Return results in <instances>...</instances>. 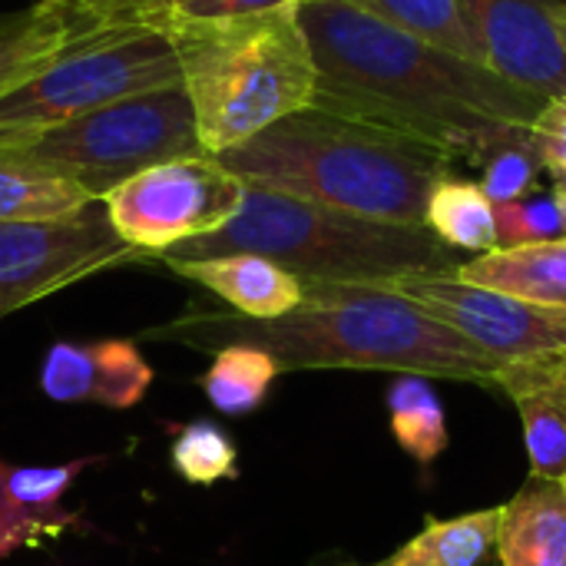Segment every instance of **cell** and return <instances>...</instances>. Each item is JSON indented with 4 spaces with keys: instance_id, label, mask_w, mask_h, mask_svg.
<instances>
[{
    "instance_id": "cell-1",
    "label": "cell",
    "mask_w": 566,
    "mask_h": 566,
    "mask_svg": "<svg viewBox=\"0 0 566 566\" xmlns=\"http://www.w3.org/2000/svg\"><path fill=\"white\" fill-rule=\"evenodd\" d=\"M298 20L318 73L312 106L421 136L454 163L534 143L547 99L491 66L345 0H302Z\"/></svg>"
},
{
    "instance_id": "cell-2",
    "label": "cell",
    "mask_w": 566,
    "mask_h": 566,
    "mask_svg": "<svg viewBox=\"0 0 566 566\" xmlns=\"http://www.w3.org/2000/svg\"><path fill=\"white\" fill-rule=\"evenodd\" d=\"M143 338L179 342L199 352L245 342L269 352L279 371H391L484 388H497L501 375L491 355L408 295L358 282H305L302 305L279 318H245L192 305Z\"/></svg>"
},
{
    "instance_id": "cell-3",
    "label": "cell",
    "mask_w": 566,
    "mask_h": 566,
    "mask_svg": "<svg viewBox=\"0 0 566 566\" xmlns=\"http://www.w3.org/2000/svg\"><path fill=\"white\" fill-rule=\"evenodd\" d=\"M265 186L365 219L424 226L428 196L454 166L441 146L378 123L305 106L216 156Z\"/></svg>"
},
{
    "instance_id": "cell-4",
    "label": "cell",
    "mask_w": 566,
    "mask_h": 566,
    "mask_svg": "<svg viewBox=\"0 0 566 566\" xmlns=\"http://www.w3.org/2000/svg\"><path fill=\"white\" fill-rule=\"evenodd\" d=\"M298 3L245 17L169 13L153 23L176 50L179 86L209 156L312 106L318 73Z\"/></svg>"
},
{
    "instance_id": "cell-5",
    "label": "cell",
    "mask_w": 566,
    "mask_h": 566,
    "mask_svg": "<svg viewBox=\"0 0 566 566\" xmlns=\"http://www.w3.org/2000/svg\"><path fill=\"white\" fill-rule=\"evenodd\" d=\"M229 252H252L289 269L302 282H358L388 285L415 272L458 269L448 249L428 226L381 222L328 209L265 186H249L242 209L219 232L182 242L163 255L169 262H199Z\"/></svg>"
},
{
    "instance_id": "cell-6",
    "label": "cell",
    "mask_w": 566,
    "mask_h": 566,
    "mask_svg": "<svg viewBox=\"0 0 566 566\" xmlns=\"http://www.w3.org/2000/svg\"><path fill=\"white\" fill-rule=\"evenodd\" d=\"M80 182L93 199L129 176L179 156H209L182 86L116 99L46 133L0 143Z\"/></svg>"
},
{
    "instance_id": "cell-7",
    "label": "cell",
    "mask_w": 566,
    "mask_h": 566,
    "mask_svg": "<svg viewBox=\"0 0 566 566\" xmlns=\"http://www.w3.org/2000/svg\"><path fill=\"white\" fill-rule=\"evenodd\" d=\"M166 86H179V63L159 30L73 43L36 76L0 96V143L46 133L116 99Z\"/></svg>"
},
{
    "instance_id": "cell-8",
    "label": "cell",
    "mask_w": 566,
    "mask_h": 566,
    "mask_svg": "<svg viewBox=\"0 0 566 566\" xmlns=\"http://www.w3.org/2000/svg\"><path fill=\"white\" fill-rule=\"evenodd\" d=\"M245 182L216 156H179L156 163L99 202L116 235L143 259L219 232L242 209Z\"/></svg>"
},
{
    "instance_id": "cell-9",
    "label": "cell",
    "mask_w": 566,
    "mask_h": 566,
    "mask_svg": "<svg viewBox=\"0 0 566 566\" xmlns=\"http://www.w3.org/2000/svg\"><path fill=\"white\" fill-rule=\"evenodd\" d=\"M139 259L116 235L99 199L63 219L0 222V315Z\"/></svg>"
},
{
    "instance_id": "cell-10",
    "label": "cell",
    "mask_w": 566,
    "mask_h": 566,
    "mask_svg": "<svg viewBox=\"0 0 566 566\" xmlns=\"http://www.w3.org/2000/svg\"><path fill=\"white\" fill-rule=\"evenodd\" d=\"M424 312L451 325L501 368L566 352V308L534 305L494 289L471 285L451 272H415L388 282Z\"/></svg>"
},
{
    "instance_id": "cell-11",
    "label": "cell",
    "mask_w": 566,
    "mask_h": 566,
    "mask_svg": "<svg viewBox=\"0 0 566 566\" xmlns=\"http://www.w3.org/2000/svg\"><path fill=\"white\" fill-rule=\"evenodd\" d=\"M484 66L554 99L566 96V50L557 10L566 0H458Z\"/></svg>"
},
{
    "instance_id": "cell-12",
    "label": "cell",
    "mask_w": 566,
    "mask_h": 566,
    "mask_svg": "<svg viewBox=\"0 0 566 566\" xmlns=\"http://www.w3.org/2000/svg\"><path fill=\"white\" fill-rule=\"evenodd\" d=\"M153 368L133 342H56L40 365V388L60 405H96L126 411L143 401Z\"/></svg>"
},
{
    "instance_id": "cell-13",
    "label": "cell",
    "mask_w": 566,
    "mask_h": 566,
    "mask_svg": "<svg viewBox=\"0 0 566 566\" xmlns=\"http://www.w3.org/2000/svg\"><path fill=\"white\" fill-rule=\"evenodd\" d=\"M103 458H76L66 464H10L0 458V560L30 551L80 527V514L63 507L73 481Z\"/></svg>"
},
{
    "instance_id": "cell-14",
    "label": "cell",
    "mask_w": 566,
    "mask_h": 566,
    "mask_svg": "<svg viewBox=\"0 0 566 566\" xmlns=\"http://www.w3.org/2000/svg\"><path fill=\"white\" fill-rule=\"evenodd\" d=\"M169 269L209 289L235 315L245 318H279L298 308L305 298V282L298 275L252 252H229L199 262H169Z\"/></svg>"
},
{
    "instance_id": "cell-15",
    "label": "cell",
    "mask_w": 566,
    "mask_h": 566,
    "mask_svg": "<svg viewBox=\"0 0 566 566\" xmlns=\"http://www.w3.org/2000/svg\"><path fill=\"white\" fill-rule=\"evenodd\" d=\"M497 566H566V494L560 481L527 478L501 504Z\"/></svg>"
},
{
    "instance_id": "cell-16",
    "label": "cell",
    "mask_w": 566,
    "mask_h": 566,
    "mask_svg": "<svg viewBox=\"0 0 566 566\" xmlns=\"http://www.w3.org/2000/svg\"><path fill=\"white\" fill-rule=\"evenodd\" d=\"M454 275L534 305L566 308V239L491 249L461 262Z\"/></svg>"
},
{
    "instance_id": "cell-17",
    "label": "cell",
    "mask_w": 566,
    "mask_h": 566,
    "mask_svg": "<svg viewBox=\"0 0 566 566\" xmlns=\"http://www.w3.org/2000/svg\"><path fill=\"white\" fill-rule=\"evenodd\" d=\"M497 534L501 507H484L448 521L428 517V524L405 547L365 566H491V560H497Z\"/></svg>"
},
{
    "instance_id": "cell-18",
    "label": "cell",
    "mask_w": 566,
    "mask_h": 566,
    "mask_svg": "<svg viewBox=\"0 0 566 566\" xmlns=\"http://www.w3.org/2000/svg\"><path fill=\"white\" fill-rule=\"evenodd\" d=\"M96 202L80 182L40 166L36 159L0 146V222L63 219Z\"/></svg>"
},
{
    "instance_id": "cell-19",
    "label": "cell",
    "mask_w": 566,
    "mask_h": 566,
    "mask_svg": "<svg viewBox=\"0 0 566 566\" xmlns=\"http://www.w3.org/2000/svg\"><path fill=\"white\" fill-rule=\"evenodd\" d=\"M73 43L66 20L43 3L0 13V96L36 76Z\"/></svg>"
},
{
    "instance_id": "cell-20",
    "label": "cell",
    "mask_w": 566,
    "mask_h": 566,
    "mask_svg": "<svg viewBox=\"0 0 566 566\" xmlns=\"http://www.w3.org/2000/svg\"><path fill=\"white\" fill-rule=\"evenodd\" d=\"M424 226L454 252L497 249V209L481 182L448 172L434 182L424 209Z\"/></svg>"
},
{
    "instance_id": "cell-21",
    "label": "cell",
    "mask_w": 566,
    "mask_h": 566,
    "mask_svg": "<svg viewBox=\"0 0 566 566\" xmlns=\"http://www.w3.org/2000/svg\"><path fill=\"white\" fill-rule=\"evenodd\" d=\"M279 375L282 371L269 352L245 345V342H232V345L216 348V358L209 371L199 378V385L219 415L242 418V415H252L269 398Z\"/></svg>"
},
{
    "instance_id": "cell-22",
    "label": "cell",
    "mask_w": 566,
    "mask_h": 566,
    "mask_svg": "<svg viewBox=\"0 0 566 566\" xmlns=\"http://www.w3.org/2000/svg\"><path fill=\"white\" fill-rule=\"evenodd\" d=\"M388 418L401 451L424 468L434 464L451 444L444 405L428 378L398 375V381L388 388Z\"/></svg>"
},
{
    "instance_id": "cell-23",
    "label": "cell",
    "mask_w": 566,
    "mask_h": 566,
    "mask_svg": "<svg viewBox=\"0 0 566 566\" xmlns=\"http://www.w3.org/2000/svg\"><path fill=\"white\" fill-rule=\"evenodd\" d=\"M345 3H352L378 20H388L415 36H424L458 56L484 63L458 0H345Z\"/></svg>"
},
{
    "instance_id": "cell-24",
    "label": "cell",
    "mask_w": 566,
    "mask_h": 566,
    "mask_svg": "<svg viewBox=\"0 0 566 566\" xmlns=\"http://www.w3.org/2000/svg\"><path fill=\"white\" fill-rule=\"evenodd\" d=\"M56 10L73 30L76 43H93L113 33L153 30L156 20L176 13L189 0H36Z\"/></svg>"
},
{
    "instance_id": "cell-25",
    "label": "cell",
    "mask_w": 566,
    "mask_h": 566,
    "mask_svg": "<svg viewBox=\"0 0 566 566\" xmlns=\"http://www.w3.org/2000/svg\"><path fill=\"white\" fill-rule=\"evenodd\" d=\"M172 468L182 481L196 488H209L216 481L239 478V448L229 431L216 421H189L172 428Z\"/></svg>"
},
{
    "instance_id": "cell-26",
    "label": "cell",
    "mask_w": 566,
    "mask_h": 566,
    "mask_svg": "<svg viewBox=\"0 0 566 566\" xmlns=\"http://www.w3.org/2000/svg\"><path fill=\"white\" fill-rule=\"evenodd\" d=\"M507 398L517 405L524 424L531 478L560 481L566 474V405L534 388H517Z\"/></svg>"
},
{
    "instance_id": "cell-27",
    "label": "cell",
    "mask_w": 566,
    "mask_h": 566,
    "mask_svg": "<svg viewBox=\"0 0 566 566\" xmlns=\"http://www.w3.org/2000/svg\"><path fill=\"white\" fill-rule=\"evenodd\" d=\"M494 209H497V249L566 239V222L554 196H524L514 202H501Z\"/></svg>"
},
{
    "instance_id": "cell-28",
    "label": "cell",
    "mask_w": 566,
    "mask_h": 566,
    "mask_svg": "<svg viewBox=\"0 0 566 566\" xmlns=\"http://www.w3.org/2000/svg\"><path fill=\"white\" fill-rule=\"evenodd\" d=\"M541 156H537V143H524V146H507L497 149L488 163H484V179L481 189L488 192V199L494 206L501 202H514L524 199L541 172Z\"/></svg>"
},
{
    "instance_id": "cell-29",
    "label": "cell",
    "mask_w": 566,
    "mask_h": 566,
    "mask_svg": "<svg viewBox=\"0 0 566 566\" xmlns=\"http://www.w3.org/2000/svg\"><path fill=\"white\" fill-rule=\"evenodd\" d=\"M289 3H298V0H189L176 13H182V17H245V13H262V10H275V7H289Z\"/></svg>"
},
{
    "instance_id": "cell-30",
    "label": "cell",
    "mask_w": 566,
    "mask_h": 566,
    "mask_svg": "<svg viewBox=\"0 0 566 566\" xmlns=\"http://www.w3.org/2000/svg\"><path fill=\"white\" fill-rule=\"evenodd\" d=\"M534 133H544V136H554V139L566 143V96H554L544 103V109L534 123Z\"/></svg>"
},
{
    "instance_id": "cell-31",
    "label": "cell",
    "mask_w": 566,
    "mask_h": 566,
    "mask_svg": "<svg viewBox=\"0 0 566 566\" xmlns=\"http://www.w3.org/2000/svg\"><path fill=\"white\" fill-rule=\"evenodd\" d=\"M534 143H537L541 166H544L551 176H566V143L564 139H554V136L534 133Z\"/></svg>"
},
{
    "instance_id": "cell-32",
    "label": "cell",
    "mask_w": 566,
    "mask_h": 566,
    "mask_svg": "<svg viewBox=\"0 0 566 566\" xmlns=\"http://www.w3.org/2000/svg\"><path fill=\"white\" fill-rule=\"evenodd\" d=\"M554 202H557V209H560V216H564L566 222V176H554Z\"/></svg>"
},
{
    "instance_id": "cell-33",
    "label": "cell",
    "mask_w": 566,
    "mask_h": 566,
    "mask_svg": "<svg viewBox=\"0 0 566 566\" xmlns=\"http://www.w3.org/2000/svg\"><path fill=\"white\" fill-rule=\"evenodd\" d=\"M557 33H560V40H564V50H566V3L557 10Z\"/></svg>"
},
{
    "instance_id": "cell-34",
    "label": "cell",
    "mask_w": 566,
    "mask_h": 566,
    "mask_svg": "<svg viewBox=\"0 0 566 566\" xmlns=\"http://www.w3.org/2000/svg\"><path fill=\"white\" fill-rule=\"evenodd\" d=\"M560 488H564V494H566V474H564V478H560Z\"/></svg>"
},
{
    "instance_id": "cell-35",
    "label": "cell",
    "mask_w": 566,
    "mask_h": 566,
    "mask_svg": "<svg viewBox=\"0 0 566 566\" xmlns=\"http://www.w3.org/2000/svg\"><path fill=\"white\" fill-rule=\"evenodd\" d=\"M338 566H345V564H338Z\"/></svg>"
}]
</instances>
